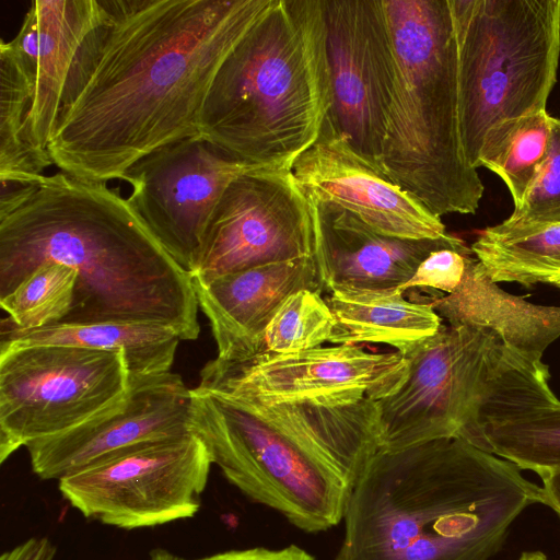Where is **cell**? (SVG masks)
I'll use <instances>...</instances> for the list:
<instances>
[{
  "mask_svg": "<svg viewBox=\"0 0 560 560\" xmlns=\"http://www.w3.org/2000/svg\"><path fill=\"white\" fill-rule=\"evenodd\" d=\"M276 0H102L71 65L48 152L80 179H122L200 135L221 65Z\"/></svg>",
  "mask_w": 560,
  "mask_h": 560,
  "instance_id": "cell-1",
  "label": "cell"
},
{
  "mask_svg": "<svg viewBox=\"0 0 560 560\" xmlns=\"http://www.w3.org/2000/svg\"><path fill=\"white\" fill-rule=\"evenodd\" d=\"M77 271L61 323H149L197 339L191 275L152 235L118 188L63 172L31 184L2 185L0 298L39 264Z\"/></svg>",
  "mask_w": 560,
  "mask_h": 560,
  "instance_id": "cell-2",
  "label": "cell"
},
{
  "mask_svg": "<svg viewBox=\"0 0 560 560\" xmlns=\"http://www.w3.org/2000/svg\"><path fill=\"white\" fill-rule=\"evenodd\" d=\"M460 438L380 451L352 486L335 560H487L542 487Z\"/></svg>",
  "mask_w": 560,
  "mask_h": 560,
  "instance_id": "cell-3",
  "label": "cell"
},
{
  "mask_svg": "<svg viewBox=\"0 0 560 560\" xmlns=\"http://www.w3.org/2000/svg\"><path fill=\"white\" fill-rule=\"evenodd\" d=\"M189 429L230 483L310 534L343 520L353 483L381 451L370 398L264 404L195 387Z\"/></svg>",
  "mask_w": 560,
  "mask_h": 560,
  "instance_id": "cell-4",
  "label": "cell"
},
{
  "mask_svg": "<svg viewBox=\"0 0 560 560\" xmlns=\"http://www.w3.org/2000/svg\"><path fill=\"white\" fill-rule=\"evenodd\" d=\"M331 106L322 0H276L218 70L200 135L235 159L291 170Z\"/></svg>",
  "mask_w": 560,
  "mask_h": 560,
  "instance_id": "cell-5",
  "label": "cell"
},
{
  "mask_svg": "<svg viewBox=\"0 0 560 560\" xmlns=\"http://www.w3.org/2000/svg\"><path fill=\"white\" fill-rule=\"evenodd\" d=\"M396 79L381 172L438 218L475 213L483 195L465 161L450 0H382Z\"/></svg>",
  "mask_w": 560,
  "mask_h": 560,
  "instance_id": "cell-6",
  "label": "cell"
},
{
  "mask_svg": "<svg viewBox=\"0 0 560 560\" xmlns=\"http://www.w3.org/2000/svg\"><path fill=\"white\" fill-rule=\"evenodd\" d=\"M465 161L497 125L546 110L560 57V0H450Z\"/></svg>",
  "mask_w": 560,
  "mask_h": 560,
  "instance_id": "cell-7",
  "label": "cell"
},
{
  "mask_svg": "<svg viewBox=\"0 0 560 560\" xmlns=\"http://www.w3.org/2000/svg\"><path fill=\"white\" fill-rule=\"evenodd\" d=\"M129 392L122 352L0 343V463L22 446L110 412Z\"/></svg>",
  "mask_w": 560,
  "mask_h": 560,
  "instance_id": "cell-8",
  "label": "cell"
},
{
  "mask_svg": "<svg viewBox=\"0 0 560 560\" xmlns=\"http://www.w3.org/2000/svg\"><path fill=\"white\" fill-rule=\"evenodd\" d=\"M503 349L502 340L488 329L442 325L404 355L406 372L400 384L375 401L381 451L441 439L468 441Z\"/></svg>",
  "mask_w": 560,
  "mask_h": 560,
  "instance_id": "cell-9",
  "label": "cell"
},
{
  "mask_svg": "<svg viewBox=\"0 0 560 560\" xmlns=\"http://www.w3.org/2000/svg\"><path fill=\"white\" fill-rule=\"evenodd\" d=\"M195 434L139 444L58 480L84 517L137 529L192 517L212 465Z\"/></svg>",
  "mask_w": 560,
  "mask_h": 560,
  "instance_id": "cell-10",
  "label": "cell"
},
{
  "mask_svg": "<svg viewBox=\"0 0 560 560\" xmlns=\"http://www.w3.org/2000/svg\"><path fill=\"white\" fill-rule=\"evenodd\" d=\"M306 257L319 260L307 197L291 170L260 167L224 190L190 275L212 277Z\"/></svg>",
  "mask_w": 560,
  "mask_h": 560,
  "instance_id": "cell-11",
  "label": "cell"
},
{
  "mask_svg": "<svg viewBox=\"0 0 560 560\" xmlns=\"http://www.w3.org/2000/svg\"><path fill=\"white\" fill-rule=\"evenodd\" d=\"M322 1L331 89L326 121L352 151L381 172L396 79L382 0Z\"/></svg>",
  "mask_w": 560,
  "mask_h": 560,
  "instance_id": "cell-12",
  "label": "cell"
},
{
  "mask_svg": "<svg viewBox=\"0 0 560 560\" xmlns=\"http://www.w3.org/2000/svg\"><path fill=\"white\" fill-rule=\"evenodd\" d=\"M260 167L198 135L148 154L121 180L131 186L127 199L144 225L191 273L224 190L236 177Z\"/></svg>",
  "mask_w": 560,
  "mask_h": 560,
  "instance_id": "cell-13",
  "label": "cell"
},
{
  "mask_svg": "<svg viewBox=\"0 0 560 560\" xmlns=\"http://www.w3.org/2000/svg\"><path fill=\"white\" fill-rule=\"evenodd\" d=\"M406 372L397 351L376 353L360 346L318 347L292 353H259L241 361L214 358L197 387L264 404L380 400Z\"/></svg>",
  "mask_w": 560,
  "mask_h": 560,
  "instance_id": "cell-14",
  "label": "cell"
},
{
  "mask_svg": "<svg viewBox=\"0 0 560 560\" xmlns=\"http://www.w3.org/2000/svg\"><path fill=\"white\" fill-rule=\"evenodd\" d=\"M191 389L171 371L130 376L118 408L62 434L30 443L33 472L59 480L142 443L190 434Z\"/></svg>",
  "mask_w": 560,
  "mask_h": 560,
  "instance_id": "cell-15",
  "label": "cell"
},
{
  "mask_svg": "<svg viewBox=\"0 0 560 560\" xmlns=\"http://www.w3.org/2000/svg\"><path fill=\"white\" fill-rule=\"evenodd\" d=\"M291 171L307 198L348 211L377 233L411 240L447 234L441 218L363 161L326 119Z\"/></svg>",
  "mask_w": 560,
  "mask_h": 560,
  "instance_id": "cell-16",
  "label": "cell"
},
{
  "mask_svg": "<svg viewBox=\"0 0 560 560\" xmlns=\"http://www.w3.org/2000/svg\"><path fill=\"white\" fill-rule=\"evenodd\" d=\"M548 377L504 346L468 442L540 478L560 471V400Z\"/></svg>",
  "mask_w": 560,
  "mask_h": 560,
  "instance_id": "cell-17",
  "label": "cell"
},
{
  "mask_svg": "<svg viewBox=\"0 0 560 560\" xmlns=\"http://www.w3.org/2000/svg\"><path fill=\"white\" fill-rule=\"evenodd\" d=\"M198 306L210 322L217 358L241 361L257 355L270 320L293 293L326 291L317 257L271 262L212 277L191 276Z\"/></svg>",
  "mask_w": 560,
  "mask_h": 560,
  "instance_id": "cell-18",
  "label": "cell"
},
{
  "mask_svg": "<svg viewBox=\"0 0 560 560\" xmlns=\"http://www.w3.org/2000/svg\"><path fill=\"white\" fill-rule=\"evenodd\" d=\"M102 15V0H34L8 42L30 82V140L47 166L52 164L48 144L71 65Z\"/></svg>",
  "mask_w": 560,
  "mask_h": 560,
  "instance_id": "cell-19",
  "label": "cell"
},
{
  "mask_svg": "<svg viewBox=\"0 0 560 560\" xmlns=\"http://www.w3.org/2000/svg\"><path fill=\"white\" fill-rule=\"evenodd\" d=\"M319 240L326 291L336 288L381 290L404 285L433 250L456 236L411 240L375 232L353 214L307 198Z\"/></svg>",
  "mask_w": 560,
  "mask_h": 560,
  "instance_id": "cell-20",
  "label": "cell"
},
{
  "mask_svg": "<svg viewBox=\"0 0 560 560\" xmlns=\"http://www.w3.org/2000/svg\"><path fill=\"white\" fill-rule=\"evenodd\" d=\"M430 302L448 325L488 329L535 368L549 372L541 358L560 337V306L536 305L508 293L490 279L475 255L455 291Z\"/></svg>",
  "mask_w": 560,
  "mask_h": 560,
  "instance_id": "cell-21",
  "label": "cell"
},
{
  "mask_svg": "<svg viewBox=\"0 0 560 560\" xmlns=\"http://www.w3.org/2000/svg\"><path fill=\"white\" fill-rule=\"evenodd\" d=\"M326 300L335 318L329 342L358 346L384 343L406 355L441 328L431 302H412L397 288H336Z\"/></svg>",
  "mask_w": 560,
  "mask_h": 560,
  "instance_id": "cell-22",
  "label": "cell"
},
{
  "mask_svg": "<svg viewBox=\"0 0 560 560\" xmlns=\"http://www.w3.org/2000/svg\"><path fill=\"white\" fill-rule=\"evenodd\" d=\"M179 340L174 330L149 323H57L35 329H20L3 318L0 325V343L72 345L122 352L130 376L168 372Z\"/></svg>",
  "mask_w": 560,
  "mask_h": 560,
  "instance_id": "cell-23",
  "label": "cell"
},
{
  "mask_svg": "<svg viewBox=\"0 0 560 560\" xmlns=\"http://www.w3.org/2000/svg\"><path fill=\"white\" fill-rule=\"evenodd\" d=\"M32 104L27 75L8 42L0 43V183L31 184L48 166L35 153L27 130Z\"/></svg>",
  "mask_w": 560,
  "mask_h": 560,
  "instance_id": "cell-24",
  "label": "cell"
},
{
  "mask_svg": "<svg viewBox=\"0 0 560 560\" xmlns=\"http://www.w3.org/2000/svg\"><path fill=\"white\" fill-rule=\"evenodd\" d=\"M551 116L546 110L494 126L486 136L479 167L495 173L508 186L514 207L521 205L547 155Z\"/></svg>",
  "mask_w": 560,
  "mask_h": 560,
  "instance_id": "cell-25",
  "label": "cell"
},
{
  "mask_svg": "<svg viewBox=\"0 0 560 560\" xmlns=\"http://www.w3.org/2000/svg\"><path fill=\"white\" fill-rule=\"evenodd\" d=\"M471 250L490 279L530 287L560 272V224L514 237L482 231Z\"/></svg>",
  "mask_w": 560,
  "mask_h": 560,
  "instance_id": "cell-26",
  "label": "cell"
},
{
  "mask_svg": "<svg viewBox=\"0 0 560 560\" xmlns=\"http://www.w3.org/2000/svg\"><path fill=\"white\" fill-rule=\"evenodd\" d=\"M75 284V269L44 261L9 294L0 298V305L8 313L9 323L20 329L61 323L71 310Z\"/></svg>",
  "mask_w": 560,
  "mask_h": 560,
  "instance_id": "cell-27",
  "label": "cell"
},
{
  "mask_svg": "<svg viewBox=\"0 0 560 560\" xmlns=\"http://www.w3.org/2000/svg\"><path fill=\"white\" fill-rule=\"evenodd\" d=\"M334 325V315L322 294L300 290L282 303L270 320L259 353H292L322 347L330 340Z\"/></svg>",
  "mask_w": 560,
  "mask_h": 560,
  "instance_id": "cell-28",
  "label": "cell"
},
{
  "mask_svg": "<svg viewBox=\"0 0 560 560\" xmlns=\"http://www.w3.org/2000/svg\"><path fill=\"white\" fill-rule=\"evenodd\" d=\"M555 224H560V118L551 117L547 155L521 205L503 222L483 231L514 237Z\"/></svg>",
  "mask_w": 560,
  "mask_h": 560,
  "instance_id": "cell-29",
  "label": "cell"
},
{
  "mask_svg": "<svg viewBox=\"0 0 560 560\" xmlns=\"http://www.w3.org/2000/svg\"><path fill=\"white\" fill-rule=\"evenodd\" d=\"M472 256L471 248L456 236L448 245L429 254L410 280L397 289L406 292L411 288H420L451 294L460 283Z\"/></svg>",
  "mask_w": 560,
  "mask_h": 560,
  "instance_id": "cell-30",
  "label": "cell"
},
{
  "mask_svg": "<svg viewBox=\"0 0 560 560\" xmlns=\"http://www.w3.org/2000/svg\"><path fill=\"white\" fill-rule=\"evenodd\" d=\"M198 560H315L306 550L295 545L279 549L252 547L217 552Z\"/></svg>",
  "mask_w": 560,
  "mask_h": 560,
  "instance_id": "cell-31",
  "label": "cell"
},
{
  "mask_svg": "<svg viewBox=\"0 0 560 560\" xmlns=\"http://www.w3.org/2000/svg\"><path fill=\"white\" fill-rule=\"evenodd\" d=\"M56 547L48 537H31L4 551L0 560H54Z\"/></svg>",
  "mask_w": 560,
  "mask_h": 560,
  "instance_id": "cell-32",
  "label": "cell"
},
{
  "mask_svg": "<svg viewBox=\"0 0 560 560\" xmlns=\"http://www.w3.org/2000/svg\"><path fill=\"white\" fill-rule=\"evenodd\" d=\"M545 504L560 516V471L541 478Z\"/></svg>",
  "mask_w": 560,
  "mask_h": 560,
  "instance_id": "cell-33",
  "label": "cell"
},
{
  "mask_svg": "<svg viewBox=\"0 0 560 560\" xmlns=\"http://www.w3.org/2000/svg\"><path fill=\"white\" fill-rule=\"evenodd\" d=\"M150 560H190V559L175 555L168 550L158 548V549L152 550V552L150 553Z\"/></svg>",
  "mask_w": 560,
  "mask_h": 560,
  "instance_id": "cell-34",
  "label": "cell"
},
{
  "mask_svg": "<svg viewBox=\"0 0 560 560\" xmlns=\"http://www.w3.org/2000/svg\"><path fill=\"white\" fill-rule=\"evenodd\" d=\"M518 560H548V558L540 551H527L523 552Z\"/></svg>",
  "mask_w": 560,
  "mask_h": 560,
  "instance_id": "cell-35",
  "label": "cell"
},
{
  "mask_svg": "<svg viewBox=\"0 0 560 560\" xmlns=\"http://www.w3.org/2000/svg\"><path fill=\"white\" fill-rule=\"evenodd\" d=\"M548 283L560 289V272L558 275H556L555 277H552L548 281Z\"/></svg>",
  "mask_w": 560,
  "mask_h": 560,
  "instance_id": "cell-36",
  "label": "cell"
}]
</instances>
